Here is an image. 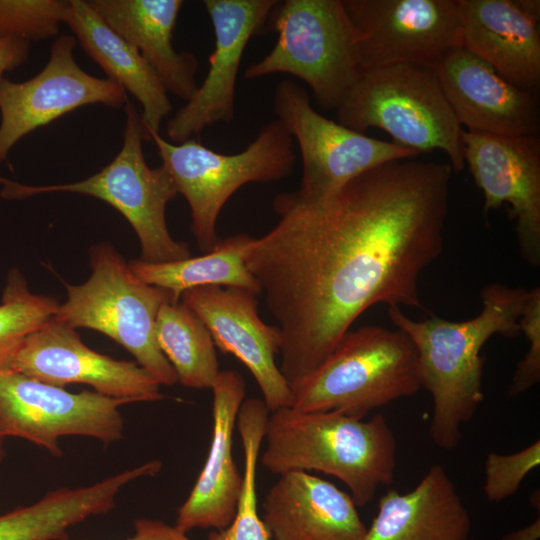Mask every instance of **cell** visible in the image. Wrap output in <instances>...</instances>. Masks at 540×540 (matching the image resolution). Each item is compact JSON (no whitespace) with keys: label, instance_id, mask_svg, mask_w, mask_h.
Listing matches in <instances>:
<instances>
[{"label":"cell","instance_id":"1","mask_svg":"<svg viewBox=\"0 0 540 540\" xmlns=\"http://www.w3.org/2000/svg\"><path fill=\"white\" fill-rule=\"evenodd\" d=\"M451 174L449 163L396 160L320 199L274 198L277 223L251 239L245 263L278 324L291 391L371 306L429 313L419 278L443 251Z\"/></svg>","mask_w":540,"mask_h":540},{"label":"cell","instance_id":"2","mask_svg":"<svg viewBox=\"0 0 540 540\" xmlns=\"http://www.w3.org/2000/svg\"><path fill=\"white\" fill-rule=\"evenodd\" d=\"M528 293L523 287L486 285L480 293L481 312L461 322L435 315L417 321L400 306H388L390 321L416 349L421 386L433 401L429 433L438 448L458 446L462 424L475 415L484 398L481 349L493 335L514 338L521 333L518 320Z\"/></svg>","mask_w":540,"mask_h":540},{"label":"cell","instance_id":"3","mask_svg":"<svg viewBox=\"0 0 540 540\" xmlns=\"http://www.w3.org/2000/svg\"><path fill=\"white\" fill-rule=\"evenodd\" d=\"M261 464L271 473L318 471L342 481L357 507L394 481L396 438L386 418L284 407L269 413Z\"/></svg>","mask_w":540,"mask_h":540},{"label":"cell","instance_id":"4","mask_svg":"<svg viewBox=\"0 0 540 540\" xmlns=\"http://www.w3.org/2000/svg\"><path fill=\"white\" fill-rule=\"evenodd\" d=\"M274 47L244 72L254 80L276 73L303 81L325 110H337L363 72L358 33L343 0H284L274 6L263 33Z\"/></svg>","mask_w":540,"mask_h":540},{"label":"cell","instance_id":"5","mask_svg":"<svg viewBox=\"0 0 540 540\" xmlns=\"http://www.w3.org/2000/svg\"><path fill=\"white\" fill-rule=\"evenodd\" d=\"M336 113L349 129H382L392 142L419 154L442 150L454 172L464 168V130L431 68L396 64L363 70Z\"/></svg>","mask_w":540,"mask_h":540},{"label":"cell","instance_id":"6","mask_svg":"<svg viewBox=\"0 0 540 540\" xmlns=\"http://www.w3.org/2000/svg\"><path fill=\"white\" fill-rule=\"evenodd\" d=\"M421 388L416 349L407 335L367 325L349 330L326 361L292 390L291 407L363 418Z\"/></svg>","mask_w":540,"mask_h":540},{"label":"cell","instance_id":"7","mask_svg":"<svg viewBox=\"0 0 540 540\" xmlns=\"http://www.w3.org/2000/svg\"><path fill=\"white\" fill-rule=\"evenodd\" d=\"M147 132L162 166L189 205L191 231L205 253L220 240L218 216L239 188L253 182L279 181L292 173L296 163L293 137L279 119L264 125L257 137L236 154L213 151L195 137L173 144L157 132Z\"/></svg>","mask_w":540,"mask_h":540},{"label":"cell","instance_id":"8","mask_svg":"<svg viewBox=\"0 0 540 540\" xmlns=\"http://www.w3.org/2000/svg\"><path fill=\"white\" fill-rule=\"evenodd\" d=\"M89 256V279L65 285L67 299L54 318L75 329L105 334L129 351L160 385L176 384L177 375L155 335L160 308L173 302L170 292L140 280L109 243L91 246Z\"/></svg>","mask_w":540,"mask_h":540},{"label":"cell","instance_id":"9","mask_svg":"<svg viewBox=\"0 0 540 540\" xmlns=\"http://www.w3.org/2000/svg\"><path fill=\"white\" fill-rule=\"evenodd\" d=\"M123 144L114 159L94 175L77 182L26 186L7 180L1 195L7 199L28 198L41 193L68 192L105 201L130 223L140 246V260L163 263L191 257L189 246L175 241L166 223V206L178 194L174 181L162 165L150 168L143 142L151 141L141 114L127 100Z\"/></svg>","mask_w":540,"mask_h":540},{"label":"cell","instance_id":"10","mask_svg":"<svg viewBox=\"0 0 540 540\" xmlns=\"http://www.w3.org/2000/svg\"><path fill=\"white\" fill-rule=\"evenodd\" d=\"M273 107L299 147L302 177L295 192L303 199L323 198L370 169L420 155L324 117L312 107L307 91L289 79L277 84Z\"/></svg>","mask_w":540,"mask_h":540},{"label":"cell","instance_id":"11","mask_svg":"<svg viewBox=\"0 0 540 540\" xmlns=\"http://www.w3.org/2000/svg\"><path fill=\"white\" fill-rule=\"evenodd\" d=\"M128 402L95 391L71 393L9 369L0 370V435L18 437L61 456L59 439L85 436L109 444L122 439L120 407Z\"/></svg>","mask_w":540,"mask_h":540},{"label":"cell","instance_id":"12","mask_svg":"<svg viewBox=\"0 0 540 540\" xmlns=\"http://www.w3.org/2000/svg\"><path fill=\"white\" fill-rule=\"evenodd\" d=\"M363 69L412 64L434 69L462 47L456 0H343Z\"/></svg>","mask_w":540,"mask_h":540},{"label":"cell","instance_id":"13","mask_svg":"<svg viewBox=\"0 0 540 540\" xmlns=\"http://www.w3.org/2000/svg\"><path fill=\"white\" fill-rule=\"evenodd\" d=\"M77 40L61 34L51 45L44 68L31 79L0 80V163L14 145L33 130L90 104L121 108L126 91L108 78L85 72L74 58Z\"/></svg>","mask_w":540,"mask_h":540},{"label":"cell","instance_id":"14","mask_svg":"<svg viewBox=\"0 0 540 540\" xmlns=\"http://www.w3.org/2000/svg\"><path fill=\"white\" fill-rule=\"evenodd\" d=\"M464 160L484 194V215L508 203L522 259L540 265V140L463 131Z\"/></svg>","mask_w":540,"mask_h":540},{"label":"cell","instance_id":"15","mask_svg":"<svg viewBox=\"0 0 540 540\" xmlns=\"http://www.w3.org/2000/svg\"><path fill=\"white\" fill-rule=\"evenodd\" d=\"M8 369L59 387L86 384L128 403L164 397L160 384L138 363L92 350L75 328L54 317L25 339Z\"/></svg>","mask_w":540,"mask_h":540},{"label":"cell","instance_id":"16","mask_svg":"<svg viewBox=\"0 0 540 540\" xmlns=\"http://www.w3.org/2000/svg\"><path fill=\"white\" fill-rule=\"evenodd\" d=\"M277 0H205L214 31L209 69L192 98L167 122V135L182 143L234 118L235 87L248 42L263 33Z\"/></svg>","mask_w":540,"mask_h":540},{"label":"cell","instance_id":"17","mask_svg":"<svg viewBox=\"0 0 540 540\" xmlns=\"http://www.w3.org/2000/svg\"><path fill=\"white\" fill-rule=\"evenodd\" d=\"M257 295L242 288L204 286L185 291L180 300L204 322L215 346L249 369L273 412L291 406L292 391L275 362L280 331L259 317Z\"/></svg>","mask_w":540,"mask_h":540},{"label":"cell","instance_id":"18","mask_svg":"<svg viewBox=\"0 0 540 540\" xmlns=\"http://www.w3.org/2000/svg\"><path fill=\"white\" fill-rule=\"evenodd\" d=\"M433 70L455 118L467 131L537 135L535 93L511 84L478 56L459 47Z\"/></svg>","mask_w":540,"mask_h":540},{"label":"cell","instance_id":"19","mask_svg":"<svg viewBox=\"0 0 540 540\" xmlns=\"http://www.w3.org/2000/svg\"><path fill=\"white\" fill-rule=\"evenodd\" d=\"M462 47L524 90L540 84L538 0H456Z\"/></svg>","mask_w":540,"mask_h":540},{"label":"cell","instance_id":"20","mask_svg":"<svg viewBox=\"0 0 540 540\" xmlns=\"http://www.w3.org/2000/svg\"><path fill=\"white\" fill-rule=\"evenodd\" d=\"M213 427L205 464L185 502L175 526L187 533L193 529L222 530L233 521L243 475L233 458V434L246 383L235 370L220 371L212 388Z\"/></svg>","mask_w":540,"mask_h":540},{"label":"cell","instance_id":"21","mask_svg":"<svg viewBox=\"0 0 540 540\" xmlns=\"http://www.w3.org/2000/svg\"><path fill=\"white\" fill-rule=\"evenodd\" d=\"M261 518L273 540H362L367 529L350 494L303 471L279 475Z\"/></svg>","mask_w":540,"mask_h":540},{"label":"cell","instance_id":"22","mask_svg":"<svg viewBox=\"0 0 540 540\" xmlns=\"http://www.w3.org/2000/svg\"><path fill=\"white\" fill-rule=\"evenodd\" d=\"M470 514L445 471L435 464L407 493L389 489L362 540H468Z\"/></svg>","mask_w":540,"mask_h":540},{"label":"cell","instance_id":"23","mask_svg":"<svg viewBox=\"0 0 540 540\" xmlns=\"http://www.w3.org/2000/svg\"><path fill=\"white\" fill-rule=\"evenodd\" d=\"M105 22L134 46L167 92L189 101L198 84V59L175 50L172 39L181 0H88Z\"/></svg>","mask_w":540,"mask_h":540},{"label":"cell","instance_id":"24","mask_svg":"<svg viewBox=\"0 0 540 540\" xmlns=\"http://www.w3.org/2000/svg\"><path fill=\"white\" fill-rule=\"evenodd\" d=\"M63 23L108 79L130 92L142 106L147 131L159 133L172 104L160 79L138 50L115 32L85 0H69Z\"/></svg>","mask_w":540,"mask_h":540},{"label":"cell","instance_id":"25","mask_svg":"<svg viewBox=\"0 0 540 540\" xmlns=\"http://www.w3.org/2000/svg\"><path fill=\"white\" fill-rule=\"evenodd\" d=\"M160 470V462L152 460L89 486L51 491L33 504L0 515V540H67L73 526L112 510L124 486Z\"/></svg>","mask_w":540,"mask_h":540},{"label":"cell","instance_id":"26","mask_svg":"<svg viewBox=\"0 0 540 540\" xmlns=\"http://www.w3.org/2000/svg\"><path fill=\"white\" fill-rule=\"evenodd\" d=\"M251 239L247 234H237L220 239L198 257L163 263L138 259L128 264L140 280L170 292L174 303L185 291L204 286L242 288L259 294V284L245 263Z\"/></svg>","mask_w":540,"mask_h":540},{"label":"cell","instance_id":"27","mask_svg":"<svg viewBox=\"0 0 540 540\" xmlns=\"http://www.w3.org/2000/svg\"><path fill=\"white\" fill-rule=\"evenodd\" d=\"M160 350L178 382L191 389H211L220 370L213 338L204 322L184 303L167 302L155 325Z\"/></svg>","mask_w":540,"mask_h":540},{"label":"cell","instance_id":"28","mask_svg":"<svg viewBox=\"0 0 540 540\" xmlns=\"http://www.w3.org/2000/svg\"><path fill=\"white\" fill-rule=\"evenodd\" d=\"M59 305L32 293L22 273L10 270L0 303V370L8 369L25 339L53 318Z\"/></svg>","mask_w":540,"mask_h":540},{"label":"cell","instance_id":"29","mask_svg":"<svg viewBox=\"0 0 540 540\" xmlns=\"http://www.w3.org/2000/svg\"><path fill=\"white\" fill-rule=\"evenodd\" d=\"M69 1L0 0V39L26 41L57 36Z\"/></svg>","mask_w":540,"mask_h":540},{"label":"cell","instance_id":"30","mask_svg":"<svg viewBox=\"0 0 540 540\" xmlns=\"http://www.w3.org/2000/svg\"><path fill=\"white\" fill-rule=\"evenodd\" d=\"M539 465V440L511 454L490 452L484 464L483 491L486 498L494 503L510 498L518 491L528 473Z\"/></svg>","mask_w":540,"mask_h":540},{"label":"cell","instance_id":"31","mask_svg":"<svg viewBox=\"0 0 540 540\" xmlns=\"http://www.w3.org/2000/svg\"><path fill=\"white\" fill-rule=\"evenodd\" d=\"M519 328L528 341V350L513 374L509 396L520 395L540 380V288L529 290L518 320Z\"/></svg>","mask_w":540,"mask_h":540},{"label":"cell","instance_id":"32","mask_svg":"<svg viewBox=\"0 0 540 540\" xmlns=\"http://www.w3.org/2000/svg\"><path fill=\"white\" fill-rule=\"evenodd\" d=\"M208 540H270V535L258 512L256 473H243V483L235 517L222 530H213Z\"/></svg>","mask_w":540,"mask_h":540},{"label":"cell","instance_id":"33","mask_svg":"<svg viewBox=\"0 0 540 540\" xmlns=\"http://www.w3.org/2000/svg\"><path fill=\"white\" fill-rule=\"evenodd\" d=\"M134 534L126 540H193L175 525L158 519L139 518L134 522Z\"/></svg>","mask_w":540,"mask_h":540},{"label":"cell","instance_id":"34","mask_svg":"<svg viewBox=\"0 0 540 540\" xmlns=\"http://www.w3.org/2000/svg\"><path fill=\"white\" fill-rule=\"evenodd\" d=\"M30 53V42L17 38L0 39V80L4 72L24 64Z\"/></svg>","mask_w":540,"mask_h":540},{"label":"cell","instance_id":"35","mask_svg":"<svg viewBox=\"0 0 540 540\" xmlns=\"http://www.w3.org/2000/svg\"><path fill=\"white\" fill-rule=\"evenodd\" d=\"M540 537V518L538 517L528 526L510 532L502 540H538Z\"/></svg>","mask_w":540,"mask_h":540},{"label":"cell","instance_id":"36","mask_svg":"<svg viewBox=\"0 0 540 540\" xmlns=\"http://www.w3.org/2000/svg\"><path fill=\"white\" fill-rule=\"evenodd\" d=\"M4 438L0 435V461L4 458L5 456V450H4Z\"/></svg>","mask_w":540,"mask_h":540},{"label":"cell","instance_id":"37","mask_svg":"<svg viewBox=\"0 0 540 540\" xmlns=\"http://www.w3.org/2000/svg\"><path fill=\"white\" fill-rule=\"evenodd\" d=\"M6 181H7L6 179L0 177V183L1 184H4Z\"/></svg>","mask_w":540,"mask_h":540}]
</instances>
